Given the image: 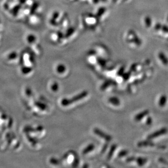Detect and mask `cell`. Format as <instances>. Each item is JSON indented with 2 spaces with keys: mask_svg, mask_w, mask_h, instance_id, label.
Instances as JSON below:
<instances>
[{
  "mask_svg": "<svg viewBox=\"0 0 168 168\" xmlns=\"http://www.w3.org/2000/svg\"><path fill=\"white\" fill-rule=\"evenodd\" d=\"M167 132H168L167 129L166 128V127H163V128H161L160 130L156 131L152 133L151 134L147 136V139L149 140L154 139L157 138V137H159L160 136L166 135L167 133Z\"/></svg>",
  "mask_w": 168,
  "mask_h": 168,
  "instance_id": "1",
  "label": "cell"
},
{
  "mask_svg": "<svg viewBox=\"0 0 168 168\" xmlns=\"http://www.w3.org/2000/svg\"><path fill=\"white\" fill-rule=\"evenodd\" d=\"M137 145L139 147H154V144L151 142V140L147 139L146 140H144L139 142L138 144Z\"/></svg>",
  "mask_w": 168,
  "mask_h": 168,
  "instance_id": "2",
  "label": "cell"
},
{
  "mask_svg": "<svg viewBox=\"0 0 168 168\" xmlns=\"http://www.w3.org/2000/svg\"><path fill=\"white\" fill-rule=\"evenodd\" d=\"M150 112L148 110H144V111H142L141 112L139 113L138 114H137L135 117H134V120L135 121H141L144 118H145V117H146L147 115H148L149 114Z\"/></svg>",
  "mask_w": 168,
  "mask_h": 168,
  "instance_id": "3",
  "label": "cell"
},
{
  "mask_svg": "<svg viewBox=\"0 0 168 168\" xmlns=\"http://www.w3.org/2000/svg\"><path fill=\"white\" fill-rule=\"evenodd\" d=\"M129 34H130V35H131V36H132L133 37V39L132 40V42H134L137 45H140L141 44V40L138 37V36L136 35L134 31H130L129 32Z\"/></svg>",
  "mask_w": 168,
  "mask_h": 168,
  "instance_id": "4",
  "label": "cell"
},
{
  "mask_svg": "<svg viewBox=\"0 0 168 168\" xmlns=\"http://www.w3.org/2000/svg\"><path fill=\"white\" fill-rule=\"evenodd\" d=\"M167 101V97L166 95H161L158 101V105L160 107H163L165 106L166 103Z\"/></svg>",
  "mask_w": 168,
  "mask_h": 168,
  "instance_id": "5",
  "label": "cell"
},
{
  "mask_svg": "<svg viewBox=\"0 0 168 168\" xmlns=\"http://www.w3.org/2000/svg\"><path fill=\"white\" fill-rule=\"evenodd\" d=\"M158 57L161 62L163 63L164 65H168V58L163 52H160L158 54Z\"/></svg>",
  "mask_w": 168,
  "mask_h": 168,
  "instance_id": "6",
  "label": "cell"
},
{
  "mask_svg": "<svg viewBox=\"0 0 168 168\" xmlns=\"http://www.w3.org/2000/svg\"><path fill=\"white\" fill-rule=\"evenodd\" d=\"M135 161L136 162V163L139 166H142L146 163L147 159L145 158H143V157H138V158H136Z\"/></svg>",
  "mask_w": 168,
  "mask_h": 168,
  "instance_id": "7",
  "label": "cell"
},
{
  "mask_svg": "<svg viewBox=\"0 0 168 168\" xmlns=\"http://www.w3.org/2000/svg\"><path fill=\"white\" fill-rule=\"evenodd\" d=\"M109 101H110V102L112 104H113L114 105H115V106H119L120 104V101L119 98H117V97H111L110 98V99L109 100Z\"/></svg>",
  "mask_w": 168,
  "mask_h": 168,
  "instance_id": "8",
  "label": "cell"
},
{
  "mask_svg": "<svg viewBox=\"0 0 168 168\" xmlns=\"http://www.w3.org/2000/svg\"><path fill=\"white\" fill-rule=\"evenodd\" d=\"M145 22L146 26L147 27H149L151 26V25L152 21H151V18H150V17L147 16L145 18Z\"/></svg>",
  "mask_w": 168,
  "mask_h": 168,
  "instance_id": "9",
  "label": "cell"
},
{
  "mask_svg": "<svg viewBox=\"0 0 168 168\" xmlns=\"http://www.w3.org/2000/svg\"><path fill=\"white\" fill-rule=\"evenodd\" d=\"M146 124L147 125H151V124L152 123V118L150 117H148L146 119Z\"/></svg>",
  "mask_w": 168,
  "mask_h": 168,
  "instance_id": "10",
  "label": "cell"
},
{
  "mask_svg": "<svg viewBox=\"0 0 168 168\" xmlns=\"http://www.w3.org/2000/svg\"><path fill=\"white\" fill-rule=\"evenodd\" d=\"M161 30L164 33H168V27L165 25L161 26Z\"/></svg>",
  "mask_w": 168,
  "mask_h": 168,
  "instance_id": "11",
  "label": "cell"
},
{
  "mask_svg": "<svg viewBox=\"0 0 168 168\" xmlns=\"http://www.w3.org/2000/svg\"><path fill=\"white\" fill-rule=\"evenodd\" d=\"M16 54L15 52H13V53H11V54H10L9 56H8V58L9 59H13V58H15L16 57Z\"/></svg>",
  "mask_w": 168,
  "mask_h": 168,
  "instance_id": "12",
  "label": "cell"
},
{
  "mask_svg": "<svg viewBox=\"0 0 168 168\" xmlns=\"http://www.w3.org/2000/svg\"><path fill=\"white\" fill-rule=\"evenodd\" d=\"M128 152L127 151H121L120 154H119V156L120 157H124V156H126L127 154H128Z\"/></svg>",
  "mask_w": 168,
  "mask_h": 168,
  "instance_id": "13",
  "label": "cell"
},
{
  "mask_svg": "<svg viewBox=\"0 0 168 168\" xmlns=\"http://www.w3.org/2000/svg\"><path fill=\"white\" fill-rule=\"evenodd\" d=\"M135 159H136V158L135 157H134V156H132V157H129V158H127L126 161L127 162H132L135 161Z\"/></svg>",
  "mask_w": 168,
  "mask_h": 168,
  "instance_id": "14",
  "label": "cell"
},
{
  "mask_svg": "<svg viewBox=\"0 0 168 168\" xmlns=\"http://www.w3.org/2000/svg\"><path fill=\"white\" fill-rule=\"evenodd\" d=\"M161 25L160 24H159V23H158V24H156L155 26V27H154V28H155V30L156 31H159V30H160V29H161Z\"/></svg>",
  "mask_w": 168,
  "mask_h": 168,
  "instance_id": "15",
  "label": "cell"
},
{
  "mask_svg": "<svg viewBox=\"0 0 168 168\" xmlns=\"http://www.w3.org/2000/svg\"><path fill=\"white\" fill-rule=\"evenodd\" d=\"M116 1H117V0H113V1H114V2H116Z\"/></svg>",
  "mask_w": 168,
  "mask_h": 168,
  "instance_id": "16",
  "label": "cell"
},
{
  "mask_svg": "<svg viewBox=\"0 0 168 168\" xmlns=\"http://www.w3.org/2000/svg\"><path fill=\"white\" fill-rule=\"evenodd\" d=\"M167 21L168 22V16H167Z\"/></svg>",
  "mask_w": 168,
  "mask_h": 168,
  "instance_id": "17",
  "label": "cell"
}]
</instances>
